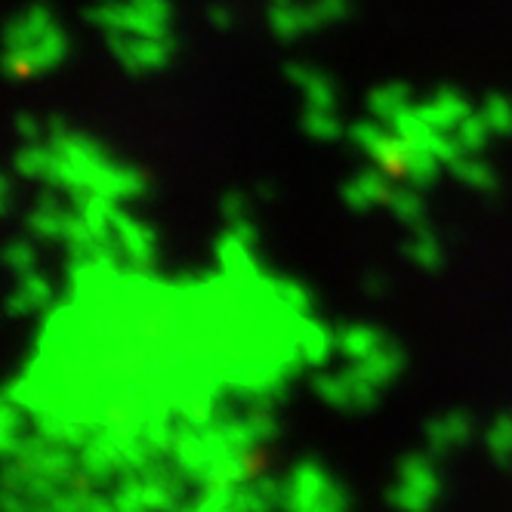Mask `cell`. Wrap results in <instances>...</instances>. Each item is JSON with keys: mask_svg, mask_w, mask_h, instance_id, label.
I'll return each instance as SVG.
<instances>
[{"mask_svg": "<svg viewBox=\"0 0 512 512\" xmlns=\"http://www.w3.org/2000/svg\"><path fill=\"white\" fill-rule=\"evenodd\" d=\"M389 192H392V173L383 170L380 164L377 167H364L358 170L346 186L340 189L346 207H352L355 213H368L371 207H380L389 201Z\"/></svg>", "mask_w": 512, "mask_h": 512, "instance_id": "cell-4", "label": "cell"}, {"mask_svg": "<svg viewBox=\"0 0 512 512\" xmlns=\"http://www.w3.org/2000/svg\"><path fill=\"white\" fill-rule=\"evenodd\" d=\"M442 497V479H438L432 454H405L395 469V485L386 491V503L398 509H429Z\"/></svg>", "mask_w": 512, "mask_h": 512, "instance_id": "cell-2", "label": "cell"}, {"mask_svg": "<svg viewBox=\"0 0 512 512\" xmlns=\"http://www.w3.org/2000/svg\"><path fill=\"white\" fill-rule=\"evenodd\" d=\"M207 19H210V25H213L216 31H229V28L235 25V13H232L229 7H223V4H213V7L207 10Z\"/></svg>", "mask_w": 512, "mask_h": 512, "instance_id": "cell-36", "label": "cell"}, {"mask_svg": "<svg viewBox=\"0 0 512 512\" xmlns=\"http://www.w3.org/2000/svg\"><path fill=\"white\" fill-rule=\"evenodd\" d=\"M482 115L488 118L494 136H512V99L506 93H488L482 102Z\"/></svg>", "mask_w": 512, "mask_h": 512, "instance_id": "cell-30", "label": "cell"}, {"mask_svg": "<svg viewBox=\"0 0 512 512\" xmlns=\"http://www.w3.org/2000/svg\"><path fill=\"white\" fill-rule=\"evenodd\" d=\"M386 133H389V124L377 121L374 115H371V118H364V121L349 124V130H346L349 142L355 145L358 152L368 155V158H374V155H377V149H380V142L386 139Z\"/></svg>", "mask_w": 512, "mask_h": 512, "instance_id": "cell-28", "label": "cell"}, {"mask_svg": "<svg viewBox=\"0 0 512 512\" xmlns=\"http://www.w3.org/2000/svg\"><path fill=\"white\" fill-rule=\"evenodd\" d=\"M284 509L340 512L349 506V491L318 460H300L284 479Z\"/></svg>", "mask_w": 512, "mask_h": 512, "instance_id": "cell-1", "label": "cell"}, {"mask_svg": "<svg viewBox=\"0 0 512 512\" xmlns=\"http://www.w3.org/2000/svg\"><path fill=\"white\" fill-rule=\"evenodd\" d=\"M346 124L337 115V108H324V105H306L303 112V133L315 142H337L346 136Z\"/></svg>", "mask_w": 512, "mask_h": 512, "instance_id": "cell-23", "label": "cell"}, {"mask_svg": "<svg viewBox=\"0 0 512 512\" xmlns=\"http://www.w3.org/2000/svg\"><path fill=\"white\" fill-rule=\"evenodd\" d=\"M475 423L466 411H448L438 414L426 423V448L435 460L448 457L454 448H463L472 442Z\"/></svg>", "mask_w": 512, "mask_h": 512, "instance_id": "cell-6", "label": "cell"}, {"mask_svg": "<svg viewBox=\"0 0 512 512\" xmlns=\"http://www.w3.org/2000/svg\"><path fill=\"white\" fill-rule=\"evenodd\" d=\"M25 438V414H19V408L13 405V398L4 401V411H0V448H4V457H16L22 451Z\"/></svg>", "mask_w": 512, "mask_h": 512, "instance_id": "cell-25", "label": "cell"}, {"mask_svg": "<svg viewBox=\"0 0 512 512\" xmlns=\"http://www.w3.org/2000/svg\"><path fill=\"white\" fill-rule=\"evenodd\" d=\"M53 25H56V16H53V10L47 4H31V7H25L7 25V53H22L25 47H31Z\"/></svg>", "mask_w": 512, "mask_h": 512, "instance_id": "cell-11", "label": "cell"}, {"mask_svg": "<svg viewBox=\"0 0 512 512\" xmlns=\"http://www.w3.org/2000/svg\"><path fill=\"white\" fill-rule=\"evenodd\" d=\"M229 232L232 235H238L244 244H250V247H256V241H260V232H256V226H253V219L247 216V219H238V223H229Z\"/></svg>", "mask_w": 512, "mask_h": 512, "instance_id": "cell-37", "label": "cell"}, {"mask_svg": "<svg viewBox=\"0 0 512 512\" xmlns=\"http://www.w3.org/2000/svg\"><path fill=\"white\" fill-rule=\"evenodd\" d=\"M256 195H260L263 201H269V198H275V186L272 182H260V186H256Z\"/></svg>", "mask_w": 512, "mask_h": 512, "instance_id": "cell-39", "label": "cell"}, {"mask_svg": "<svg viewBox=\"0 0 512 512\" xmlns=\"http://www.w3.org/2000/svg\"><path fill=\"white\" fill-rule=\"evenodd\" d=\"M4 260L16 275H25V272H34V266H38V250H34V244L25 238H13L4 250Z\"/></svg>", "mask_w": 512, "mask_h": 512, "instance_id": "cell-32", "label": "cell"}, {"mask_svg": "<svg viewBox=\"0 0 512 512\" xmlns=\"http://www.w3.org/2000/svg\"><path fill=\"white\" fill-rule=\"evenodd\" d=\"M488 454L500 469H512V414H500L485 432Z\"/></svg>", "mask_w": 512, "mask_h": 512, "instance_id": "cell-27", "label": "cell"}, {"mask_svg": "<svg viewBox=\"0 0 512 512\" xmlns=\"http://www.w3.org/2000/svg\"><path fill=\"white\" fill-rule=\"evenodd\" d=\"M405 364H408V355H405V349H401L395 340H389V343H383L377 352H371L368 358H361V361H355L352 368L364 377V380H371L374 386H389L395 377H401V371H405Z\"/></svg>", "mask_w": 512, "mask_h": 512, "instance_id": "cell-13", "label": "cell"}, {"mask_svg": "<svg viewBox=\"0 0 512 512\" xmlns=\"http://www.w3.org/2000/svg\"><path fill=\"white\" fill-rule=\"evenodd\" d=\"M93 189L112 201H133L149 192V179L133 164H121L115 158H108L99 173L93 176Z\"/></svg>", "mask_w": 512, "mask_h": 512, "instance_id": "cell-7", "label": "cell"}, {"mask_svg": "<svg viewBox=\"0 0 512 512\" xmlns=\"http://www.w3.org/2000/svg\"><path fill=\"white\" fill-rule=\"evenodd\" d=\"M16 130H19V136L25 139V142H41L44 139V127H41V121L34 118V115H19L16 118Z\"/></svg>", "mask_w": 512, "mask_h": 512, "instance_id": "cell-35", "label": "cell"}, {"mask_svg": "<svg viewBox=\"0 0 512 512\" xmlns=\"http://www.w3.org/2000/svg\"><path fill=\"white\" fill-rule=\"evenodd\" d=\"M216 260H219V266H223L226 275H260V269H256L253 247L244 244L229 229H226L223 238L216 241Z\"/></svg>", "mask_w": 512, "mask_h": 512, "instance_id": "cell-22", "label": "cell"}, {"mask_svg": "<svg viewBox=\"0 0 512 512\" xmlns=\"http://www.w3.org/2000/svg\"><path fill=\"white\" fill-rule=\"evenodd\" d=\"M408 142V139H405ZM442 167L445 161L432 155L426 145H417V142H408V152H405V167H401V176H405L411 186L417 189H429L435 186V179L442 176Z\"/></svg>", "mask_w": 512, "mask_h": 512, "instance_id": "cell-19", "label": "cell"}, {"mask_svg": "<svg viewBox=\"0 0 512 512\" xmlns=\"http://www.w3.org/2000/svg\"><path fill=\"white\" fill-rule=\"evenodd\" d=\"M312 7L318 10V16L324 19V25L327 22H343L346 16H349V0H312Z\"/></svg>", "mask_w": 512, "mask_h": 512, "instance_id": "cell-34", "label": "cell"}, {"mask_svg": "<svg viewBox=\"0 0 512 512\" xmlns=\"http://www.w3.org/2000/svg\"><path fill=\"white\" fill-rule=\"evenodd\" d=\"M50 306H53V284L38 269L19 275V284L7 303L10 315L22 318V315H34V312H47Z\"/></svg>", "mask_w": 512, "mask_h": 512, "instance_id": "cell-15", "label": "cell"}, {"mask_svg": "<svg viewBox=\"0 0 512 512\" xmlns=\"http://www.w3.org/2000/svg\"><path fill=\"white\" fill-rule=\"evenodd\" d=\"M219 210H223V219L226 223H238V219H247L250 216V198L238 189L226 192L223 201H219Z\"/></svg>", "mask_w": 512, "mask_h": 512, "instance_id": "cell-33", "label": "cell"}, {"mask_svg": "<svg viewBox=\"0 0 512 512\" xmlns=\"http://www.w3.org/2000/svg\"><path fill=\"white\" fill-rule=\"evenodd\" d=\"M284 75H287L290 84L300 87V93L306 96V105L337 108V87H334L331 75H324L321 68L306 65V62H287Z\"/></svg>", "mask_w": 512, "mask_h": 512, "instance_id": "cell-10", "label": "cell"}, {"mask_svg": "<svg viewBox=\"0 0 512 512\" xmlns=\"http://www.w3.org/2000/svg\"><path fill=\"white\" fill-rule=\"evenodd\" d=\"M408 260L423 269V272H442L445 266V250H442V241L435 238V232L429 226H420V229H411L408 241L401 244Z\"/></svg>", "mask_w": 512, "mask_h": 512, "instance_id": "cell-18", "label": "cell"}, {"mask_svg": "<svg viewBox=\"0 0 512 512\" xmlns=\"http://www.w3.org/2000/svg\"><path fill=\"white\" fill-rule=\"evenodd\" d=\"M71 213L75 210H68L53 192H44L28 213V232L41 241H62Z\"/></svg>", "mask_w": 512, "mask_h": 512, "instance_id": "cell-14", "label": "cell"}, {"mask_svg": "<svg viewBox=\"0 0 512 512\" xmlns=\"http://www.w3.org/2000/svg\"><path fill=\"white\" fill-rule=\"evenodd\" d=\"M408 105H411V87L401 84V81L380 84L368 93V112L383 124H392L395 115L405 112Z\"/></svg>", "mask_w": 512, "mask_h": 512, "instance_id": "cell-21", "label": "cell"}, {"mask_svg": "<svg viewBox=\"0 0 512 512\" xmlns=\"http://www.w3.org/2000/svg\"><path fill=\"white\" fill-rule=\"evenodd\" d=\"M50 167H53V145H44V142H25L13 158V170L25 179L47 182Z\"/></svg>", "mask_w": 512, "mask_h": 512, "instance_id": "cell-24", "label": "cell"}, {"mask_svg": "<svg viewBox=\"0 0 512 512\" xmlns=\"http://www.w3.org/2000/svg\"><path fill=\"white\" fill-rule=\"evenodd\" d=\"M272 290H275V297L284 300V306L294 309L297 315H309L312 312V297H309V290L300 281H294V278H275Z\"/></svg>", "mask_w": 512, "mask_h": 512, "instance_id": "cell-31", "label": "cell"}, {"mask_svg": "<svg viewBox=\"0 0 512 512\" xmlns=\"http://www.w3.org/2000/svg\"><path fill=\"white\" fill-rule=\"evenodd\" d=\"M383 290H386V278L380 272H371L364 278V294L368 297H383Z\"/></svg>", "mask_w": 512, "mask_h": 512, "instance_id": "cell-38", "label": "cell"}, {"mask_svg": "<svg viewBox=\"0 0 512 512\" xmlns=\"http://www.w3.org/2000/svg\"><path fill=\"white\" fill-rule=\"evenodd\" d=\"M454 133H457V139H460V145H463V152H469V155H482V152L488 149L491 136H494L488 118L482 115V108H479V112H469V115L457 124Z\"/></svg>", "mask_w": 512, "mask_h": 512, "instance_id": "cell-26", "label": "cell"}, {"mask_svg": "<svg viewBox=\"0 0 512 512\" xmlns=\"http://www.w3.org/2000/svg\"><path fill=\"white\" fill-rule=\"evenodd\" d=\"M108 50L121 62L130 75H149V71H161L173 53H176V38H145V34H127V31H108Z\"/></svg>", "mask_w": 512, "mask_h": 512, "instance_id": "cell-3", "label": "cell"}, {"mask_svg": "<svg viewBox=\"0 0 512 512\" xmlns=\"http://www.w3.org/2000/svg\"><path fill=\"white\" fill-rule=\"evenodd\" d=\"M383 343H389V337L371 324H346L337 331V352L352 364L377 352Z\"/></svg>", "mask_w": 512, "mask_h": 512, "instance_id": "cell-16", "label": "cell"}, {"mask_svg": "<svg viewBox=\"0 0 512 512\" xmlns=\"http://www.w3.org/2000/svg\"><path fill=\"white\" fill-rule=\"evenodd\" d=\"M297 349H300L306 364H312V368H324V364L331 361V352L337 349V331H331V327L321 324L318 318L300 315Z\"/></svg>", "mask_w": 512, "mask_h": 512, "instance_id": "cell-12", "label": "cell"}, {"mask_svg": "<svg viewBox=\"0 0 512 512\" xmlns=\"http://www.w3.org/2000/svg\"><path fill=\"white\" fill-rule=\"evenodd\" d=\"M423 189H417V186H392V192H389V201H386V207L392 210V216L398 219L401 226H408V232L411 229H420V226H429V219H426V201H423V195H420Z\"/></svg>", "mask_w": 512, "mask_h": 512, "instance_id": "cell-20", "label": "cell"}, {"mask_svg": "<svg viewBox=\"0 0 512 512\" xmlns=\"http://www.w3.org/2000/svg\"><path fill=\"white\" fill-rule=\"evenodd\" d=\"M417 108H420V115H423L435 130H457V124H460L469 112H475V108L469 105V99H466L457 87H438L435 96H432L429 102L417 105Z\"/></svg>", "mask_w": 512, "mask_h": 512, "instance_id": "cell-9", "label": "cell"}, {"mask_svg": "<svg viewBox=\"0 0 512 512\" xmlns=\"http://www.w3.org/2000/svg\"><path fill=\"white\" fill-rule=\"evenodd\" d=\"M312 392L337 411H349V374H318L312 377Z\"/></svg>", "mask_w": 512, "mask_h": 512, "instance_id": "cell-29", "label": "cell"}, {"mask_svg": "<svg viewBox=\"0 0 512 512\" xmlns=\"http://www.w3.org/2000/svg\"><path fill=\"white\" fill-rule=\"evenodd\" d=\"M324 19L312 4H297V0H269V28L278 41H297L309 31H318Z\"/></svg>", "mask_w": 512, "mask_h": 512, "instance_id": "cell-8", "label": "cell"}, {"mask_svg": "<svg viewBox=\"0 0 512 512\" xmlns=\"http://www.w3.org/2000/svg\"><path fill=\"white\" fill-rule=\"evenodd\" d=\"M4 210H10V201H13V186H10V179H4Z\"/></svg>", "mask_w": 512, "mask_h": 512, "instance_id": "cell-40", "label": "cell"}, {"mask_svg": "<svg viewBox=\"0 0 512 512\" xmlns=\"http://www.w3.org/2000/svg\"><path fill=\"white\" fill-rule=\"evenodd\" d=\"M115 247L130 266L145 269L155 263L158 241H155V232L145 223H136L124 210H115Z\"/></svg>", "mask_w": 512, "mask_h": 512, "instance_id": "cell-5", "label": "cell"}, {"mask_svg": "<svg viewBox=\"0 0 512 512\" xmlns=\"http://www.w3.org/2000/svg\"><path fill=\"white\" fill-rule=\"evenodd\" d=\"M448 170H451V176H454L457 182H463V186H469V189H475V192L494 195V192L500 189V176H497V170H494L482 155H469V152H463L457 161L448 164Z\"/></svg>", "mask_w": 512, "mask_h": 512, "instance_id": "cell-17", "label": "cell"}]
</instances>
